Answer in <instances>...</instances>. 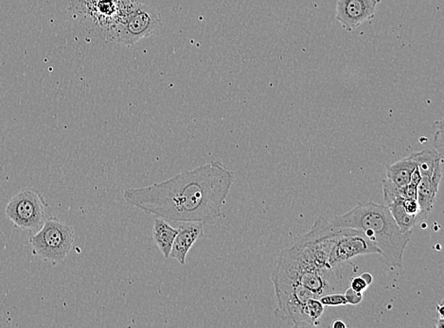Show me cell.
<instances>
[{
	"instance_id": "9c48e42d",
	"label": "cell",
	"mask_w": 444,
	"mask_h": 328,
	"mask_svg": "<svg viewBox=\"0 0 444 328\" xmlns=\"http://www.w3.org/2000/svg\"><path fill=\"white\" fill-rule=\"evenodd\" d=\"M204 238L203 223L182 222L177 228V234L169 257L176 259L180 265H185L190 250L195 245L196 241Z\"/></svg>"
},
{
	"instance_id": "44dd1931",
	"label": "cell",
	"mask_w": 444,
	"mask_h": 328,
	"mask_svg": "<svg viewBox=\"0 0 444 328\" xmlns=\"http://www.w3.org/2000/svg\"><path fill=\"white\" fill-rule=\"evenodd\" d=\"M361 278L364 279L366 282H367L368 286H370V285L373 283V276H371L370 273H364L362 274Z\"/></svg>"
},
{
	"instance_id": "3957f363",
	"label": "cell",
	"mask_w": 444,
	"mask_h": 328,
	"mask_svg": "<svg viewBox=\"0 0 444 328\" xmlns=\"http://www.w3.org/2000/svg\"><path fill=\"white\" fill-rule=\"evenodd\" d=\"M74 243V228L55 217L46 220L42 227L29 238L34 254L55 266L66 259Z\"/></svg>"
},
{
	"instance_id": "30bf717a",
	"label": "cell",
	"mask_w": 444,
	"mask_h": 328,
	"mask_svg": "<svg viewBox=\"0 0 444 328\" xmlns=\"http://www.w3.org/2000/svg\"><path fill=\"white\" fill-rule=\"evenodd\" d=\"M438 187L432 184L429 177L422 176L421 182L417 187V201L419 206V212L417 216V224L424 222L429 215L431 213L433 206L436 203Z\"/></svg>"
},
{
	"instance_id": "5b68a950",
	"label": "cell",
	"mask_w": 444,
	"mask_h": 328,
	"mask_svg": "<svg viewBox=\"0 0 444 328\" xmlns=\"http://www.w3.org/2000/svg\"><path fill=\"white\" fill-rule=\"evenodd\" d=\"M48 204L41 192L24 190L13 196L5 209L8 219L22 230L37 232L44 224Z\"/></svg>"
},
{
	"instance_id": "277c9868",
	"label": "cell",
	"mask_w": 444,
	"mask_h": 328,
	"mask_svg": "<svg viewBox=\"0 0 444 328\" xmlns=\"http://www.w3.org/2000/svg\"><path fill=\"white\" fill-rule=\"evenodd\" d=\"M83 23L95 27L102 39L109 42L113 31L130 13L137 0H81Z\"/></svg>"
},
{
	"instance_id": "ac0fdd59",
	"label": "cell",
	"mask_w": 444,
	"mask_h": 328,
	"mask_svg": "<svg viewBox=\"0 0 444 328\" xmlns=\"http://www.w3.org/2000/svg\"><path fill=\"white\" fill-rule=\"evenodd\" d=\"M344 295H345L347 302L352 306L358 305V304L361 303L363 299V292H355L352 287L347 289Z\"/></svg>"
},
{
	"instance_id": "4fadbf2b",
	"label": "cell",
	"mask_w": 444,
	"mask_h": 328,
	"mask_svg": "<svg viewBox=\"0 0 444 328\" xmlns=\"http://www.w3.org/2000/svg\"><path fill=\"white\" fill-rule=\"evenodd\" d=\"M416 163L422 176L431 177L436 165L440 161H443V155L435 149H425L419 152H413L409 155Z\"/></svg>"
},
{
	"instance_id": "e0dca14e",
	"label": "cell",
	"mask_w": 444,
	"mask_h": 328,
	"mask_svg": "<svg viewBox=\"0 0 444 328\" xmlns=\"http://www.w3.org/2000/svg\"><path fill=\"white\" fill-rule=\"evenodd\" d=\"M403 206L406 213L411 215V216L416 217L417 220V216H418L419 212L418 201L414 200V199H405L403 201Z\"/></svg>"
},
{
	"instance_id": "8992f818",
	"label": "cell",
	"mask_w": 444,
	"mask_h": 328,
	"mask_svg": "<svg viewBox=\"0 0 444 328\" xmlns=\"http://www.w3.org/2000/svg\"><path fill=\"white\" fill-rule=\"evenodd\" d=\"M160 23L157 10L138 2L123 21L116 26L109 42L125 45L136 44L157 31Z\"/></svg>"
},
{
	"instance_id": "7402d4cb",
	"label": "cell",
	"mask_w": 444,
	"mask_h": 328,
	"mask_svg": "<svg viewBox=\"0 0 444 328\" xmlns=\"http://www.w3.org/2000/svg\"><path fill=\"white\" fill-rule=\"evenodd\" d=\"M443 301H441V302L440 304H438V305L437 306V311H438V319H444L443 317Z\"/></svg>"
},
{
	"instance_id": "2e32d148",
	"label": "cell",
	"mask_w": 444,
	"mask_h": 328,
	"mask_svg": "<svg viewBox=\"0 0 444 328\" xmlns=\"http://www.w3.org/2000/svg\"><path fill=\"white\" fill-rule=\"evenodd\" d=\"M434 149L443 157V122H437L434 124Z\"/></svg>"
},
{
	"instance_id": "52a82bcc",
	"label": "cell",
	"mask_w": 444,
	"mask_h": 328,
	"mask_svg": "<svg viewBox=\"0 0 444 328\" xmlns=\"http://www.w3.org/2000/svg\"><path fill=\"white\" fill-rule=\"evenodd\" d=\"M371 254L380 255V250L364 233L352 228H338L330 262L333 267L340 269L344 262L352 258Z\"/></svg>"
},
{
	"instance_id": "6da1fadb",
	"label": "cell",
	"mask_w": 444,
	"mask_h": 328,
	"mask_svg": "<svg viewBox=\"0 0 444 328\" xmlns=\"http://www.w3.org/2000/svg\"><path fill=\"white\" fill-rule=\"evenodd\" d=\"M233 182V171L220 161H211L165 181L126 188L123 196L130 206L155 218L214 225L223 217Z\"/></svg>"
},
{
	"instance_id": "8fae6325",
	"label": "cell",
	"mask_w": 444,
	"mask_h": 328,
	"mask_svg": "<svg viewBox=\"0 0 444 328\" xmlns=\"http://www.w3.org/2000/svg\"><path fill=\"white\" fill-rule=\"evenodd\" d=\"M176 234L177 228L172 227L166 220L155 218L153 227V243L165 259L169 257Z\"/></svg>"
},
{
	"instance_id": "9a60e30c",
	"label": "cell",
	"mask_w": 444,
	"mask_h": 328,
	"mask_svg": "<svg viewBox=\"0 0 444 328\" xmlns=\"http://www.w3.org/2000/svg\"><path fill=\"white\" fill-rule=\"evenodd\" d=\"M320 303L324 306H338L348 305L345 295L342 293H327L319 298Z\"/></svg>"
},
{
	"instance_id": "ffe728a7",
	"label": "cell",
	"mask_w": 444,
	"mask_h": 328,
	"mask_svg": "<svg viewBox=\"0 0 444 328\" xmlns=\"http://www.w3.org/2000/svg\"><path fill=\"white\" fill-rule=\"evenodd\" d=\"M332 327L333 328H341V327L346 328L347 325L345 324V322L343 321V320L336 319L335 320V321L333 322Z\"/></svg>"
},
{
	"instance_id": "d6986e66",
	"label": "cell",
	"mask_w": 444,
	"mask_h": 328,
	"mask_svg": "<svg viewBox=\"0 0 444 328\" xmlns=\"http://www.w3.org/2000/svg\"><path fill=\"white\" fill-rule=\"evenodd\" d=\"M368 285L367 282H366L361 276L354 278L351 282V287L352 290H355V292H364L365 290L368 289Z\"/></svg>"
},
{
	"instance_id": "7a4b0ae2",
	"label": "cell",
	"mask_w": 444,
	"mask_h": 328,
	"mask_svg": "<svg viewBox=\"0 0 444 328\" xmlns=\"http://www.w3.org/2000/svg\"><path fill=\"white\" fill-rule=\"evenodd\" d=\"M328 227L352 228L364 233L378 249L389 267L403 266V252L410 241L411 233L403 234L384 204L373 201H360L347 213L326 219Z\"/></svg>"
},
{
	"instance_id": "7c38bea8",
	"label": "cell",
	"mask_w": 444,
	"mask_h": 328,
	"mask_svg": "<svg viewBox=\"0 0 444 328\" xmlns=\"http://www.w3.org/2000/svg\"><path fill=\"white\" fill-rule=\"evenodd\" d=\"M416 168V163L410 157L403 158L387 166L386 179L397 187H405L410 182L411 176Z\"/></svg>"
},
{
	"instance_id": "ba28073f",
	"label": "cell",
	"mask_w": 444,
	"mask_h": 328,
	"mask_svg": "<svg viewBox=\"0 0 444 328\" xmlns=\"http://www.w3.org/2000/svg\"><path fill=\"white\" fill-rule=\"evenodd\" d=\"M379 0H338L336 20L346 31H352L375 17Z\"/></svg>"
},
{
	"instance_id": "5bb4252c",
	"label": "cell",
	"mask_w": 444,
	"mask_h": 328,
	"mask_svg": "<svg viewBox=\"0 0 444 328\" xmlns=\"http://www.w3.org/2000/svg\"><path fill=\"white\" fill-rule=\"evenodd\" d=\"M405 200L403 197H398L391 203L387 204V208L391 213L395 222H396L398 227L403 234L411 233L412 229L416 227V217L411 216L406 213L403 208V201Z\"/></svg>"
}]
</instances>
